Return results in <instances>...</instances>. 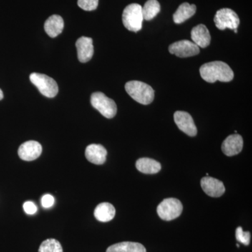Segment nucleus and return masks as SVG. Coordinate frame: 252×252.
Wrapping results in <instances>:
<instances>
[{"instance_id":"3","label":"nucleus","mask_w":252,"mask_h":252,"mask_svg":"<svg viewBox=\"0 0 252 252\" xmlns=\"http://www.w3.org/2000/svg\"><path fill=\"white\" fill-rule=\"evenodd\" d=\"M122 20L126 29L135 32L140 31L144 21L142 6L135 3L129 4L123 12Z\"/></svg>"},{"instance_id":"4","label":"nucleus","mask_w":252,"mask_h":252,"mask_svg":"<svg viewBox=\"0 0 252 252\" xmlns=\"http://www.w3.org/2000/svg\"><path fill=\"white\" fill-rule=\"evenodd\" d=\"M91 103L94 109L107 119H112L117 114V104L102 93L96 92L91 94Z\"/></svg>"},{"instance_id":"10","label":"nucleus","mask_w":252,"mask_h":252,"mask_svg":"<svg viewBox=\"0 0 252 252\" xmlns=\"http://www.w3.org/2000/svg\"><path fill=\"white\" fill-rule=\"evenodd\" d=\"M42 153V147L36 141H28L20 146L18 154L25 161H32L40 157Z\"/></svg>"},{"instance_id":"18","label":"nucleus","mask_w":252,"mask_h":252,"mask_svg":"<svg viewBox=\"0 0 252 252\" xmlns=\"http://www.w3.org/2000/svg\"><path fill=\"white\" fill-rule=\"evenodd\" d=\"M196 12V6L185 2L179 6L173 15L174 22L177 24L185 22L187 20L191 18Z\"/></svg>"},{"instance_id":"17","label":"nucleus","mask_w":252,"mask_h":252,"mask_svg":"<svg viewBox=\"0 0 252 252\" xmlns=\"http://www.w3.org/2000/svg\"><path fill=\"white\" fill-rule=\"evenodd\" d=\"M115 215V207L111 203H102L94 209V216L96 220L100 222L110 221Z\"/></svg>"},{"instance_id":"26","label":"nucleus","mask_w":252,"mask_h":252,"mask_svg":"<svg viewBox=\"0 0 252 252\" xmlns=\"http://www.w3.org/2000/svg\"><path fill=\"white\" fill-rule=\"evenodd\" d=\"M23 210L28 215H34L37 211V207L35 204L32 201H27L23 204Z\"/></svg>"},{"instance_id":"13","label":"nucleus","mask_w":252,"mask_h":252,"mask_svg":"<svg viewBox=\"0 0 252 252\" xmlns=\"http://www.w3.org/2000/svg\"><path fill=\"white\" fill-rule=\"evenodd\" d=\"M243 148V139L238 134H233L227 137L221 145L222 152L227 157H233L240 154Z\"/></svg>"},{"instance_id":"24","label":"nucleus","mask_w":252,"mask_h":252,"mask_svg":"<svg viewBox=\"0 0 252 252\" xmlns=\"http://www.w3.org/2000/svg\"><path fill=\"white\" fill-rule=\"evenodd\" d=\"M236 239L240 243L244 244L245 245H250V239H251V234L250 232L244 231L242 227H238L236 229Z\"/></svg>"},{"instance_id":"14","label":"nucleus","mask_w":252,"mask_h":252,"mask_svg":"<svg viewBox=\"0 0 252 252\" xmlns=\"http://www.w3.org/2000/svg\"><path fill=\"white\" fill-rule=\"evenodd\" d=\"M107 155V150L100 144H92L86 147V158L91 163L102 165L106 161Z\"/></svg>"},{"instance_id":"23","label":"nucleus","mask_w":252,"mask_h":252,"mask_svg":"<svg viewBox=\"0 0 252 252\" xmlns=\"http://www.w3.org/2000/svg\"><path fill=\"white\" fill-rule=\"evenodd\" d=\"M99 0H78V6L85 11H90L97 9Z\"/></svg>"},{"instance_id":"15","label":"nucleus","mask_w":252,"mask_h":252,"mask_svg":"<svg viewBox=\"0 0 252 252\" xmlns=\"http://www.w3.org/2000/svg\"><path fill=\"white\" fill-rule=\"evenodd\" d=\"M191 39L198 47L206 48L210 44L211 36L206 26L200 24L192 29Z\"/></svg>"},{"instance_id":"16","label":"nucleus","mask_w":252,"mask_h":252,"mask_svg":"<svg viewBox=\"0 0 252 252\" xmlns=\"http://www.w3.org/2000/svg\"><path fill=\"white\" fill-rule=\"evenodd\" d=\"M64 28V21L59 15H53L46 20L44 30L48 35L54 38L59 36Z\"/></svg>"},{"instance_id":"22","label":"nucleus","mask_w":252,"mask_h":252,"mask_svg":"<svg viewBox=\"0 0 252 252\" xmlns=\"http://www.w3.org/2000/svg\"><path fill=\"white\" fill-rule=\"evenodd\" d=\"M38 252H63L62 245L56 239H47L41 244Z\"/></svg>"},{"instance_id":"27","label":"nucleus","mask_w":252,"mask_h":252,"mask_svg":"<svg viewBox=\"0 0 252 252\" xmlns=\"http://www.w3.org/2000/svg\"><path fill=\"white\" fill-rule=\"evenodd\" d=\"M3 97H4V94H3L2 91L0 89V100H1V99H3Z\"/></svg>"},{"instance_id":"7","label":"nucleus","mask_w":252,"mask_h":252,"mask_svg":"<svg viewBox=\"0 0 252 252\" xmlns=\"http://www.w3.org/2000/svg\"><path fill=\"white\" fill-rule=\"evenodd\" d=\"M215 26L220 31L225 29H238L240 25V18L234 11L228 8L219 10L215 16Z\"/></svg>"},{"instance_id":"5","label":"nucleus","mask_w":252,"mask_h":252,"mask_svg":"<svg viewBox=\"0 0 252 252\" xmlns=\"http://www.w3.org/2000/svg\"><path fill=\"white\" fill-rule=\"evenodd\" d=\"M31 82L46 97H54L59 93V86L54 79L46 74L32 73L30 76Z\"/></svg>"},{"instance_id":"1","label":"nucleus","mask_w":252,"mask_h":252,"mask_svg":"<svg viewBox=\"0 0 252 252\" xmlns=\"http://www.w3.org/2000/svg\"><path fill=\"white\" fill-rule=\"evenodd\" d=\"M200 76L208 83L229 82L234 78V73L226 63L222 61H213L205 63L200 68Z\"/></svg>"},{"instance_id":"9","label":"nucleus","mask_w":252,"mask_h":252,"mask_svg":"<svg viewBox=\"0 0 252 252\" xmlns=\"http://www.w3.org/2000/svg\"><path fill=\"white\" fill-rule=\"evenodd\" d=\"M174 119L177 127L187 135L195 137L197 135L196 126L194 124L193 118L189 113L177 111L174 114Z\"/></svg>"},{"instance_id":"6","label":"nucleus","mask_w":252,"mask_h":252,"mask_svg":"<svg viewBox=\"0 0 252 252\" xmlns=\"http://www.w3.org/2000/svg\"><path fill=\"white\" fill-rule=\"evenodd\" d=\"M183 205L178 199L170 198L162 200L157 207V213L162 220H175L182 215Z\"/></svg>"},{"instance_id":"2","label":"nucleus","mask_w":252,"mask_h":252,"mask_svg":"<svg viewBox=\"0 0 252 252\" xmlns=\"http://www.w3.org/2000/svg\"><path fill=\"white\" fill-rule=\"evenodd\" d=\"M126 92L139 103L147 105L154 99V91L152 86L139 81H130L126 83Z\"/></svg>"},{"instance_id":"12","label":"nucleus","mask_w":252,"mask_h":252,"mask_svg":"<svg viewBox=\"0 0 252 252\" xmlns=\"http://www.w3.org/2000/svg\"><path fill=\"white\" fill-rule=\"evenodd\" d=\"M78 59L81 63H87L93 58L94 54L93 39L90 37L81 36L76 42Z\"/></svg>"},{"instance_id":"8","label":"nucleus","mask_w":252,"mask_h":252,"mask_svg":"<svg viewBox=\"0 0 252 252\" xmlns=\"http://www.w3.org/2000/svg\"><path fill=\"white\" fill-rule=\"evenodd\" d=\"M169 51L177 57L188 58L198 55L200 53V49L192 41L182 40L173 43L169 46Z\"/></svg>"},{"instance_id":"20","label":"nucleus","mask_w":252,"mask_h":252,"mask_svg":"<svg viewBox=\"0 0 252 252\" xmlns=\"http://www.w3.org/2000/svg\"><path fill=\"white\" fill-rule=\"evenodd\" d=\"M106 252H147V250L142 244L123 242L109 247Z\"/></svg>"},{"instance_id":"11","label":"nucleus","mask_w":252,"mask_h":252,"mask_svg":"<svg viewBox=\"0 0 252 252\" xmlns=\"http://www.w3.org/2000/svg\"><path fill=\"white\" fill-rule=\"evenodd\" d=\"M200 184L203 191L209 196L219 198L225 193V189L223 182L217 179L207 176L202 178Z\"/></svg>"},{"instance_id":"21","label":"nucleus","mask_w":252,"mask_h":252,"mask_svg":"<svg viewBox=\"0 0 252 252\" xmlns=\"http://www.w3.org/2000/svg\"><path fill=\"white\" fill-rule=\"evenodd\" d=\"M160 11V5L157 0H148L142 7L144 20L151 21Z\"/></svg>"},{"instance_id":"19","label":"nucleus","mask_w":252,"mask_h":252,"mask_svg":"<svg viewBox=\"0 0 252 252\" xmlns=\"http://www.w3.org/2000/svg\"><path fill=\"white\" fill-rule=\"evenodd\" d=\"M136 167L144 174H157L161 170L160 162L149 158L138 159L136 162Z\"/></svg>"},{"instance_id":"25","label":"nucleus","mask_w":252,"mask_h":252,"mask_svg":"<svg viewBox=\"0 0 252 252\" xmlns=\"http://www.w3.org/2000/svg\"><path fill=\"white\" fill-rule=\"evenodd\" d=\"M55 199L53 195L46 194L41 198V205L44 208H49L54 205Z\"/></svg>"}]
</instances>
